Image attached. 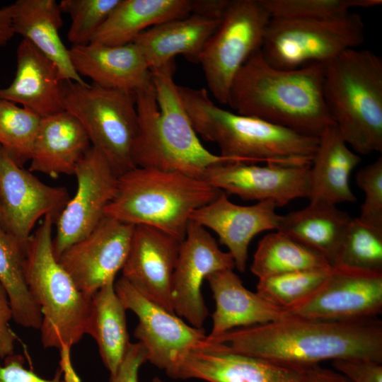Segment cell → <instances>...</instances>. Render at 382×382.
<instances>
[{"label":"cell","mask_w":382,"mask_h":382,"mask_svg":"<svg viewBox=\"0 0 382 382\" xmlns=\"http://www.w3.org/2000/svg\"><path fill=\"white\" fill-rule=\"evenodd\" d=\"M220 21L190 13L146 29L133 42L141 52L150 70L173 61L179 54L198 62L205 43Z\"/></svg>","instance_id":"26"},{"label":"cell","mask_w":382,"mask_h":382,"mask_svg":"<svg viewBox=\"0 0 382 382\" xmlns=\"http://www.w3.org/2000/svg\"><path fill=\"white\" fill-rule=\"evenodd\" d=\"M323 75L320 63L294 69L277 68L266 61L260 50L236 75L227 105L239 115L318 137L335 125L324 100Z\"/></svg>","instance_id":"2"},{"label":"cell","mask_w":382,"mask_h":382,"mask_svg":"<svg viewBox=\"0 0 382 382\" xmlns=\"http://www.w3.org/2000/svg\"><path fill=\"white\" fill-rule=\"evenodd\" d=\"M134 226L105 216L57 259L82 292L93 296L115 280L127 258Z\"/></svg>","instance_id":"16"},{"label":"cell","mask_w":382,"mask_h":382,"mask_svg":"<svg viewBox=\"0 0 382 382\" xmlns=\"http://www.w3.org/2000/svg\"><path fill=\"white\" fill-rule=\"evenodd\" d=\"M80 76L102 88L134 93L151 83V73L134 42L122 45L88 44L69 49Z\"/></svg>","instance_id":"21"},{"label":"cell","mask_w":382,"mask_h":382,"mask_svg":"<svg viewBox=\"0 0 382 382\" xmlns=\"http://www.w3.org/2000/svg\"><path fill=\"white\" fill-rule=\"evenodd\" d=\"M270 18L260 0H230L198 59L209 91L221 104L227 105L239 69L261 50Z\"/></svg>","instance_id":"10"},{"label":"cell","mask_w":382,"mask_h":382,"mask_svg":"<svg viewBox=\"0 0 382 382\" xmlns=\"http://www.w3.org/2000/svg\"><path fill=\"white\" fill-rule=\"evenodd\" d=\"M208 282L215 301L212 328L208 337L223 335L237 327L248 328L286 318L284 310L247 289L231 269L209 275Z\"/></svg>","instance_id":"23"},{"label":"cell","mask_w":382,"mask_h":382,"mask_svg":"<svg viewBox=\"0 0 382 382\" xmlns=\"http://www.w3.org/2000/svg\"><path fill=\"white\" fill-rule=\"evenodd\" d=\"M352 217L336 205L311 203L281 215L277 231L323 255L331 267Z\"/></svg>","instance_id":"29"},{"label":"cell","mask_w":382,"mask_h":382,"mask_svg":"<svg viewBox=\"0 0 382 382\" xmlns=\"http://www.w3.org/2000/svg\"><path fill=\"white\" fill-rule=\"evenodd\" d=\"M323 96L340 135L357 154L382 151V59L350 49L323 64Z\"/></svg>","instance_id":"5"},{"label":"cell","mask_w":382,"mask_h":382,"mask_svg":"<svg viewBox=\"0 0 382 382\" xmlns=\"http://www.w3.org/2000/svg\"><path fill=\"white\" fill-rule=\"evenodd\" d=\"M207 341L227 351L299 367L337 359L382 362V323L375 318L332 321L286 317L207 337Z\"/></svg>","instance_id":"1"},{"label":"cell","mask_w":382,"mask_h":382,"mask_svg":"<svg viewBox=\"0 0 382 382\" xmlns=\"http://www.w3.org/2000/svg\"><path fill=\"white\" fill-rule=\"evenodd\" d=\"M174 60L151 70V83L134 93L138 132L136 167L202 178L210 166L235 161L210 152L200 142L173 78Z\"/></svg>","instance_id":"3"},{"label":"cell","mask_w":382,"mask_h":382,"mask_svg":"<svg viewBox=\"0 0 382 382\" xmlns=\"http://www.w3.org/2000/svg\"><path fill=\"white\" fill-rule=\"evenodd\" d=\"M355 180L365 195L358 218L369 225L382 228V157L359 169Z\"/></svg>","instance_id":"38"},{"label":"cell","mask_w":382,"mask_h":382,"mask_svg":"<svg viewBox=\"0 0 382 382\" xmlns=\"http://www.w3.org/2000/svg\"><path fill=\"white\" fill-rule=\"evenodd\" d=\"M152 382H165V381L161 379L159 377L156 376L153 378Z\"/></svg>","instance_id":"47"},{"label":"cell","mask_w":382,"mask_h":382,"mask_svg":"<svg viewBox=\"0 0 382 382\" xmlns=\"http://www.w3.org/2000/svg\"><path fill=\"white\" fill-rule=\"evenodd\" d=\"M382 272V228L352 218L332 267Z\"/></svg>","instance_id":"33"},{"label":"cell","mask_w":382,"mask_h":382,"mask_svg":"<svg viewBox=\"0 0 382 382\" xmlns=\"http://www.w3.org/2000/svg\"><path fill=\"white\" fill-rule=\"evenodd\" d=\"M42 117L0 98V146L20 166L30 160Z\"/></svg>","instance_id":"34"},{"label":"cell","mask_w":382,"mask_h":382,"mask_svg":"<svg viewBox=\"0 0 382 382\" xmlns=\"http://www.w3.org/2000/svg\"><path fill=\"white\" fill-rule=\"evenodd\" d=\"M57 218L46 215L25 247V274L42 315L45 348L72 347L87 334L92 296L79 289L53 251Z\"/></svg>","instance_id":"7"},{"label":"cell","mask_w":382,"mask_h":382,"mask_svg":"<svg viewBox=\"0 0 382 382\" xmlns=\"http://www.w3.org/2000/svg\"><path fill=\"white\" fill-rule=\"evenodd\" d=\"M115 289L125 308L138 318L134 335L144 347L147 361L168 376L189 351L209 345L204 328L192 326L151 301L123 277L115 282Z\"/></svg>","instance_id":"11"},{"label":"cell","mask_w":382,"mask_h":382,"mask_svg":"<svg viewBox=\"0 0 382 382\" xmlns=\"http://www.w3.org/2000/svg\"><path fill=\"white\" fill-rule=\"evenodd\" d=\"M15 34L31 43L57 66L63 81L86 83L76 71L59 30L62 11L54 0H18L13 3Z\"/></svg>","instance_id":"27"},{"label":"cell","mask_w":382,"mask_h":382,"mask_svg":"<svg viewBox=\"0 0 382 382\" xmlns=\"http://www.w3.org/2000/svg\"><path fill=\"white\" fill-rule=\"evenodd\" d=\"M181 242L156 228L134 226L129 252L121 270L142 295L174 313L171 287Z\"/></svg>","instance_id":"19"},{"label":"cell","mask_w":382,"mask_h":382,"mask_svg":"<svg viewBox=\"0 0 382 382\" xmlns=\"http://www.w3.org/2000/svg\"><path fill=\"white\" fill-rule=\"evenodd\" d=\"M69 199L65 187L44 183L0 146V226L23 247L37 221L57 218Z\"/></svg>","instance_id":"13"},{"label":"cell","mask_w":382,"mask_h":382,"mask_svg":"<svg viewBox=\"0 0 382 382\" xmlns=\"http://www.w3.org/2000/svg\"><path fill=\"white\" fill-rule=\"evenodd\" d=\"M309 168L227 161L209 167L201 179L226 194L244 200L270 201L279 207L308 198Z\"/></svg>","instance_id":"17"},{"label":"cell","mask_w":382,"mask_h":382,"mask_svg":"<svg viewBox=\"0 0 382 382\" xmlns=\"http://www.w3.org/2000/svg\"><path fill=\"white\" fill-rule=\"evenodd\" d=\"M0 382H65L62 373L58 369L52 378H45L24 366V359L13 354L5 358L4 365L0 364Z\"/></svg>","instance_id":"40"},{"label":"cell","mask_w":382,"mask_h":382,"mask_svg":"<svg viewBox=\"0 0 382 382\" xmlns=\"http://www.w3.org/2000/svg\"><path fill=\"white\" fill-rule=\"evenodd\" d=\"M0 284L5 289L14 321L40 330V309L31 294L25 274V247L0 226Z\"/></svg>","instance_id":"31"},{"label":"cell","mask_w":382,"mask_h":382,"mask_svg":"<svg viewBox=\"0 0 382 382\" xmlns=\"http://www.w3.org/2000/svg\"><path fill=\"white\" fill-rule=\"evenodd\" d=\"M364 40V21L352 11L323 19L271 18L261 52L271 65L294 69L310 63L323 64Z\"/></svg>","instance_id":"9"},{"label":"cell","mask_w":382,"mask_h":382,"mask_svg":"<svg viewBox=\"0 0 382 382\" xmlns=\"http://www.w3.org/2000/svg\"><path fill=\"white\" fill-rule=\"evenodd\" d=\"M220 192L200 178L135 167L119 175L115 195L106 207L105 216L133 226H151L182 242L193 212Z\"/></svg>","instance_id":"6"},{"label":"cell","mask_w":382,"mask_h":382,"mask_svg":"<svg viewBox=\"0 0 382 382\" xmlns=\"http://www.w3.org/2000/svg\"><path fill=\"white\" fill-rule=\"evenodd\" d=\"M71 349V347L66 346H63L59 349V369L62 373V378L65 382H81L72 365Z\"/></svg>","instance_id":"46"},{"label":"cell","mask_w":382,"mask_h":382,"mask_svg":"<svg viewBox=\"0 0 382 382\" xmlns=\"http://www.w3.org/2000/svg\"><path fill=\"white\" fill-rule=\"evenodd\" d=\"M301 382H352L338 371L327 369L316 365L310 367Z\"/></svg>","instance_id":"44"},{"label":"cell","mask_w":382,"mask_h":382,"mask_svg":"<svg viewBox=\"0 0 382 382\" xmlns=\"http://www.w3.org/2000/svg\"><path fill=\"white\" fill-rule=\"evenodd\" d=\"M310 367L279 364L209 344L186 353L168 376L207 382H301Z\"/></svg>","instance_id":"18"},{"label":"cell","mask_w":382,"mask_h":382,"mask_svg":"<svg viewBox=\"0 0 382 382\" xmlns=\"http://www.w3.org/2000/svg\"><path fill=\"white\" fill-rule=\"evenodd\" d=\"M126 308L115 289V280L100 288L91 299L87 334L96 340L105 368L114 374L130 343Z\"/></svg>","instance_id":"30"},{"label":"cell","mask_w":382,"mask_h":382,"mask_svg":"<svg viewBox=\"0 0 382 382\" xmlns=\"http://www.w3.org/2000/svg\"><path fill=\"white\" fill-rule=\"evenodd\" d=\"M235 267L228 252L221 250L207 228L190 221L180 246L171 287L174 313L192 326L203 328L208 308L201 291L207 277Z\"/></svg>","instance_id":"15"},{"label":"cell","mask_w":382,"mask_h":382,"mask_svg":"<svg viewBox=\"0 0 382 382\" xmlns=\"http://www.w3.org/2000/svg\"><path fill=\"white\" fill-rule=\"evenodd\" d=\"M230 0H191V13L221 19Z\"/></svg>","instance_id":"43"},{"label":"cell","mask_w":382,"mask_h":382,"mask_svg":"<svg viewBox=\"0 0 382 382\" xmlns=\"http://www.w3.org/2000/svg\"><path fill=\"white\" fill-rule=\"evenodd\" d=\"M271 18L323 19L337 18L352 8L378 6L381 0H260Z\"/></svg>","instance_id":"36"},{"label":"cell","mask_w":382,"mask_h":382,"mask_svg":"<svg viewBox=\"0 0 382 382\" xmlns=\"http://www.w3.org/2000/svg\"><path fill=\"white\" fill-rule=\"evenodd\" d=\"M332 364L352 382H382L381 363L369 359H337Z\"/></svg>","instance_id":"39"},{"label":"cell","mask_w":382,"mask_h":382,"mask_svg":"<svg viewBox=\"0 0 382 382\" xmlns=\"http://www.w3.org/2000/svg\"><path fill=\"white\" fill-rule=\"evenodd\" d=\"M360 161L359 154L345 141L335 125L326 128L318 137L309 168V202L332 205L354 202L356 197L349 177Z\"/></svg>","instance_id":"25"},{"label":"cell","mask_w":382,"mask_h":382,"mask_svg":"<svg viewBox=\"0 0 382 382\" xmlns=\"http://www.w3.org/2000/svg\"><path fill=\"white\" fill-rule=\"evenodd\" d=\"M270 201L243 206L231 202L226 193L197 209L190 221L213 231L226 246L238 271H245L252 239L268 230H277L281 215Z\"/></svg>","instance_id":"20"},{"label":"cell","mask_w":382,"mask_h":382,"mask_svg":"<svg viewBox=\"0 0 382 382\" xmlns=\"http://www.w3.org/2000/svg\"><path fill=\"white\" fill-rule=\"evenodd\" d=\"M120 0H62V13H67L71 25L67 38L72 46L91 43L93 36Z\"/></svg>","instance_id":"37"},{"label":"cell","mask_w":382,"mask_h":382,"mask_svg":"<svg viewBox=\"0 0 382 382\" xmlns=\"http://www.w3.org/2000/svg\"><path fill=\"white\" fill-rule=\"evenodd\" d=\"M74 175L76 193L55 221L52 243L56 259L98 226L117 191L119 175L93 146L79 163Z\"/></svg>","instance_id":"12"},{"label":"cell","mask_w":382,"mask_h":382,"mask_svg":"<svg viewBox=\"0 0 382 382\" xmlns=\"http://www.w3.org/2000/svg\"><path fill=\"white\" fill-rule=\"evenodd\" d=\"M64 110L86 131L91 146L122 175L136 167L133 149L138 132L134 95L93 83H62Z\"/></svg>","instance_id":"8"},{"label":"cell","mask_w":382,"mask_h":382,"mask_svg":"<svg viewBox=\"0 0 382 382\" xmlns=\"http://www.w3.org/2000/svg\"><path fill=\"white\" fill-rule=\"evenodd\" d=\"M331 269L301 270L258 279L257 293L273 306L286 311L311 296L325 281Z\"/></svg>","instance_id":"35"},{"label":"cell","mask_w":382,"mask_h":382,"mask_svg":"<svg viewBox=\"0 0 382 382\" xmlns=\"http://www.w3.org/2000/svg\"><path fill=\"white\" fill-rule=\"evenodd\" d=\"M191 13V0H120L90 44L133 42L147 28Z\"/></svg>","instance_id":"28"},{"label":"cell","mask_w":382,"mask_h":382,"mask_svg":"<svg viewBox=\"0 0 382 382\" xmlns=\"http://www.w3.org/2000/svg\"><path fill=\"white\" fill-rule=\"evenodd\" d=\"M13 4L0 8V46L6 45L15 35L13 29Z\"/></svg>","instance_id":"45"},{"label":"cell","mask_w":382,"mask_h":382,"mask_svg":"<svg viewBox=\"0 0 382 382\" xmlns=\"http://www.w3.org/2000/svg\"><path fill=\"white\" fill-rule=\"evenodd\" d=\"M178 88L197 134L216 144L221 156L248 163L311 166L318 137L225 110L214 103L205 88Z\"/></svg>","instance_id":"4"},{"label":"cell","mask_w":382,"mask_h":382,"mask_svg":"<svg viewBox=\"0 0 382 382\" xmlns=\"http://www.w3.org/2000/svg\"><path fill=\"white\" fill-rule=\"evenodd\" d=\"M147 361V354L140 342L129 343L117 370L110 376L109 382H139V371Z\"/></svg>","instance_id":"41"},{"label":"cell","mask_w":382,"mask_h":382,"mask_svg":"<svg viewBox=\"0 0 382 382\" xmlns=\"http://www.w3.org/2000/svg\"><path fill=\"white\" fill-rule=\"evenodd\" d=\"M330 267L323 255L277 231L260 241L250 271L261 279L291 272Z\"/></svg>","instance_id":"32"},{"label":"cell","mask_w":382,"mask_h":382,"mask_svg":"<svg viewBox=\"0 0 382 382\" xmlns=\"http://www.w3.org/2000/svg\"><path fill=\"white\" fill-rule=\"evenodd\" d=\"M82 125L66 110L42 117L29 170L51 178L74 175L79 163L91 148Z\"/></svg>","instance_id":"24"},{"label":"cell","mask_w":382,"mask_h":382,"mask_svg":"<svg viewBox=\"0 0 382 382\" xmlns=\"http://www.w3.org/2000/svg\"><path fill=\"white\" fill-rule=\"evenodd\" d=\"M13 319V311L8 295L0 284V358L14 354L16 335L9 323Z\"/></svg>","instance_id":"42"},{"label":"cell","mask_w":382,"mask_h":382,"mask_svg":"<svg viewBox=\"0 0 382 382\" xmlns=\"http://www.w3.org/2000/svg\"><path fill=\"white\" fill-rule=\"evenodd\" d=\"M382 311V272L332 267L323 284L286 317L352 321L374 318Z\"/></svg>","instance_id":"14"},{"label":"cell","mask_w":382,"mask_h":382,"mask_svg":"<svg viewBox=\"0 0 382 382\" xmlns=\"http://www.w3.org/2000/svg\"><path fill=\"white\" fill-rule=\"evenodd\" d=\"M16 54L15 78L0 88V98L21 104L42 117L64 110L63 81L55 64L24 39Z\"/></svg>","instance_id":"22"}]
</instances>
